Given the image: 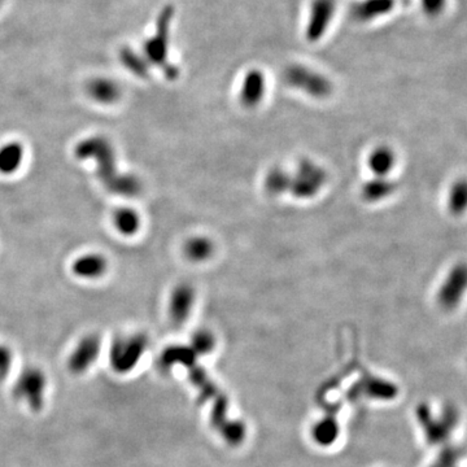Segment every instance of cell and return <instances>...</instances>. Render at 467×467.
<instances>
[{
  "mask_svg": "<svg viewBox=\"0 0 467 467\" xmlns=\"http://www.w3.org/2000/svg\"><path fill=\"white\" fill-rule=\"evenodd\" d=\"M101 352V339L97 334H88L81 338L67 360V368L72 375H83L91 369Z\"/></svg>",
  "mask_w": 467,
  "mask_h": 467,
  "instance_id": "8992f818",
  "label": "cell"
},
{
  "mask_svg": "<svg viewBox=\"0 0 467 467\" xmlns=\"http://www.w3.org/2000/svg\"><path fill=\"white\" fill-rule=\"evenodd\" d=\"M174 17V8L172 6H165L158 13L156 21L155 34L147 39L143 43V56L149 65H156L165 69L170 65L169 55V38L170 26Z\"/></svg>",
  "mask_w": 467,
  "mask_h": 467,
  "instance_id": "3957f363",
  "label": "cell"
},
{
  "mask_svg": "<svg viewBox=\"0 0 467 467\" xmlns=\"http://www.w3.org/2000/svg\"><path fill=\"white\" fill-rule=\"evenodd\" d=\"M25 156V148L16 140L0 147V174L12 175L19 170Z\"/></svg>",
  "mask_w": 467,
  "mask_h": 467,
  "instance_id": "4fadbf2b",
  "label": "cell"
},
{
  "mask_svg": "<svg viewBox=\"0 0 467 467\" xmlns=\"http://www.w3.org/2000/svg\"><path fill=\"white\" fill-rule=\"evenodd\" d=\"M1 3H3V0H0V7H1Z\"/></svg>",
  "mask_w": 467,
  "mask_h": 467,
  "instance_id": "603a6c76",
  "label": "cell"
},
{
  "mask_svg": "<svg viewBox=\"0 0 467 467\" xmlns=\"http://www.w3.org/2000/svg\"><path fill=\"white\" fill-rule=\"evenodd\" d=\"M449 211L456 215L467 211V179H459L449 192Z\"/></svg>",
  "mask_w": 467,
  "mask_h": 467,
  "instance_id": "e0dca14e",
  "label": "cell"
},
{
  "mask_svg": "<svg viewBox=\"0 0 467 467\" xmlns=\"http://www.w3.org/2000/svg\"><path fill=\"white\" fill-rule=\"evenodd\" d=\"M396 6V0H362L352 10L353 17L360 22H370L389 15Z\"/></svg>",
  "mask_w": 467,
  "mask_h": 467,
  "instance_id": "7c38bea8",
  "label": "cell"
},
{
  "mask_svg": "<svg viewBox=\"0 0 467 467\" xmlns=\"http://www.w3.org/2000/svg\"><path fill=\"white\" fill-rule=\"evenodd\" d=\"M13 363V352L10 347L0 344V380L8 377Z\"/></svg>",
  "mask_w": 467,
  "mask_h": 467,
  "instance_id": "44dd1931",
  "label": "cell"
},
{
  "mask_svg": "<svg viewBox=\"0 0 467 467\" xmlns=\"http://www.w3.org/2000/svg\"><path fill=\"white\" fill-rule=\"evenodd\" d=\"M108 270V260L100 253H86L72 263V272L82 279L101 278Z\"/></svg>",
  "mask_w": 467,
  "mask_h": 467,
  "instance_id": "30bf717a",
  "label": "cell"
},
{
  "mask_svg": "<svg viewBox=\"0 0 467 467\" xmlns=\"http://www.w3.org/2000/svg\"><path fill=\"white\" fill-rule=\"evenodd\" d=\"M49 393V379L46 372L37 366L22 370L15 380L12 395L25 408L39 413L46 405Z\"/></svg>",
  "mask_w": 467,
  "mask_h": 467,
  "instance_id": "7a4b0ae2",
  "label": "cell"
},
{
  "mask_svg": "<svg viewBox=\"0 0 467 467\" xmlns=\"http://www.w3.org/2000/svg\"><path fill=\"white\" fill-rule=\"evenodd\" d=\"M120 60H121L122 65L129 72H131V74H134L136 77H148L151 65L148 64V61L143 56V54L140 55L130 47H122L120 51Z\"/></svg>",
  "mask_w": 467,
  "mask_h": 467,
  "instance_id": "2e32d148",
  "label": "cell"
},
{
  "mask_svg": "<svg viewBox=\"0 0 467 467\" xmlns=\"http://www.w3.org/2000/svg\"><path fill=\"white\" fill-rule=\"evenodd\" d=\"M187 302H190V295L186 291V288L178 287L172 296L170 302V313L175 321H181L186 316L187 311Z\"/></svg>",
  "mask_w": 467,
  "mask_h": 467,
  "instance_id": "ac0fdd59",
  "label": "cell"
},
{
  "mask_svg": "<svg viewBox=\"0 0 467 467\" xmlns=\"http://www.w3.org/2000/svg\"><path fill=\"white\" fill-rule=\"evenodd\" d=\"M113 224L117 231L124 236H133L140 227V217L136 211L129 206H120L113 212Z\"/></svg>",
  "mask_w": 467,
  "mask_h": 467,
  "instance_id": "9a60e30c",
  "label": "cell"
},
{
  "mask_svg": "<svg viewBox=\"0 0 467 467\" xmlns=\"http://www.w3.org/2000/svg\"><path fill=\"white\" fill-rule=\"evenodd\" d=\"M78 160H92L97 165V178L112 194L133 197L140 192L142 185L136 175L122 174L117 169L115 147L101 136H88L74 147Z\"/></svg>",
  "mask_w": 467,
  "mask_h": 467,
  "instance_id": "6da1fadb",
  "label": "cell"
},
{
  "mask_svg": "<svg viewBox=\"0 0 467 467\" xmlns=\"http://www.w3.org/2000/svg\"><path fill=\"white\" fill-rule=\"evenodd\" d=\"M393 160L395 157L392 155V152L387 149V148H383L378 151L374 157H372V169L379 173V174H386L388 173L389 170L392 169V165H393Z\"/></svg>",
  "mask_w": 467,
  "mask_h": 467,
  "instance_id": "d6986e66",
  "label": "cell"
},
{
  "mask_svg": "<svg viewBox=\"0 0 467 467\" xmlns=\"http://www.w3.org/2000/svg\"><path fill=\"white\" fill-rule=\"evenodd\" d=\"M419 420L426 429V436L431 444H440L445 441L452 431L458 425L459 414L456 407L447 405L439 419L432 417L428 407H420L418 410Z\"/></svg>",
  "mask_w": 467,
  "mask_h": 467,
  "instance_id": "5b68a950",
  "label": "cell"
},
{
  "mask_svg": "<svg viewBox=\"0 0 467 467\" xmlns=\"http://www.w3.org/2000/svg\"><path fill=\"white\" fill-rule=\"evenodd\" d=\"M265 94V77L263 72L252 69L243 79L242 86V100L245 106H256Z\"/></svg>",
  "mask_w": 467,
  "mask_h": 467,
  "instance_id": "5bb4252c",
  "label": "cell"
},
{
  "mask_svg": "<svg viewBox=\"0 0 467 467\" xmlns=\"http://www.w3.org/2000/svg\"><path fill=\"white\" fill-rule=\"evenodd\" d=\"M420 7L428 17H439L448 7V0H420Z\"/></svg>",
  "mask_w": 467,
  "mask_h": 467,
  "instance_id": "ffe728a7",
  "label": "cell"
},
{
  "mask_svg": "<svg viewBox=\"0 0 467 467\" xmlns=\"http://www.w3.org/2000/svg\"><path fill=\"white\" fill-rule=\"evenodd\" d=\"M459 458V450L456 448H447L438 458V462L432 467H454Z\"/></svg>",
  "mask_w": 467,
  "mask_h": 467,
  "instance_id": "7402d4cb",
  "label": "cell"
},
{
  "mask_svg": "<svg viewBox=\"0 0 467 467\" xmlns=\"http://www.w3.org/2000/svg\"><path fill=\"white\" fill-rule=\"evenodd\" d=\"M286 79L292 86L302 88L314 97H325L330 92V82L321 74L305 67L295 65L287 69Z\"/></svg>",
  "mask_w": 467,
  "mask_h": 467,
  "instance_id": "ba28073f",
  "label": "cell"
},
{
  "mask_svg": "<svg viewBox=\"0 0 467 467\" xmlns=\"http://www.w3.org/2000/svg\"><path fill=\"white\" fill-rule=\"evenodd\" d=\"M88 97L99 104L110 106L120 100L122 91L116 81L107 77H97L88 83Z\"/></svg>",
  "mask_w": 467,
  "mask_h": 467,
  "instance_id": "8fae6325",
  "label": "cell"
},
{
  "mask_svg": "<svg viewBox=\"0 0 467 467\" xmlns=\"http://www.w3.org/2000/svg\"><path fill=\"white\" fill-rule=\"evenodd\" d=\"M336 10V0H313L306 24V38L317 42L326 34Z\"/></svg>",
  "mask_w": 467,
  "mask_h": 467,
  "instance_id": "9c48e42d",
  "label": "cell"
},
{
  "mask_svg": "<svg viewBox=\"0 0 467 467\" xmlns=\"http://www.w3.org/2000/svg\"><path fill=\"white\" fill-rule=\"evenodd\" d=\"M143 335L117 336L109 348V363L117 374H126L136 368L146 350Z\"/></svg>",
  "mask_w": 467,
  "mask_h": 467,
  "instance_id": "277c9868",
  "label": "cell"
},
{
  "mask_svg": "<svg viewBox=\"0 0 467 467\" xmlns=\"http://www.w3.org/2000/svg\"><path fill=\"white\" fill-rule=\"evenodd\" d=\"M467 290V263H459L453 266L440 287L438 302L445 311H452L462 300Z\"/></svg>",
  "mask_w": 467,
  "mask_h": 467,
  "instance_id": "52a82bcc",
  "label": "cell"
}]
</instances>
